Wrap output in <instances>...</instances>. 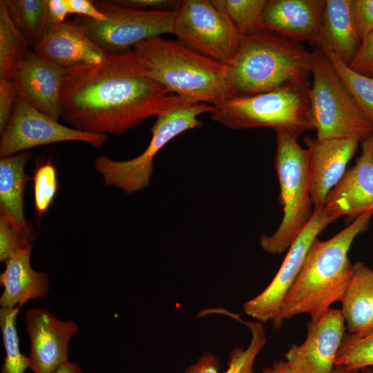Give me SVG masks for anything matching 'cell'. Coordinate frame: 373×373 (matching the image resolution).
<instances>
[{
	"label": "cell",
	"instance_id": "277c9868",
	"mask_svg": "<svg viewBox=\"0 0 373 373\" xmlns=\"http://www.w3.org/2000/svg\"><path fill=\"white\" fill-rule=\"evenodd\" d=\"M133 49L144 61L149 76L183 102L217 106L231 97L227 66L178 40L154 37L137 44Z\"/></svg>",
	"mask_w": 373,
	"mask_h": 373
},
{
	"label": "cell",
	"instance_id": "4fadbf2b",
	"mask_svg": "<svg viewBox=\"0 0 373 373\" xmlns=\"http://www.w3.org/2000/svg\"><path fill=\"white\" fill-rule=\"evenodd\" d=\"M345 320L341 309L329 308L307 325L305 341L293 345L285 358L295 373H331L344 338Z\"/></svg>",
	"mask_w": 373,
	"mask_h": 373
},
{
	"label": "cell",
	"instance_id": "ffe728a7",
	"mask_svg": "<svg viewBox=\"0 0 373 373\" xmlns=\"http://www.w3.org/2000/svg\"><path fill=\"white\" fill-rule=\"evenodd\" d=\"M354 14V0H325L320 34L313 46L336 54L348 66L361 44Z\"/></svg>",
	"mask_w": 373,
	"mask_h": 373
},
{
	"label": "cell",
	"instance_id": "7402d4cb",
	"mask_svg": "<svg viewBox=\"0 0 373 373\" xmlns=\"http://www.w3.org/2000/svg\"><path fill=\"white\" fill-rule=\"evenodd\" d=\"M31 249L29 243L6 262V269L0 275V284L3 287L0 298L1 307L14 308L48 293L50 283L46 274L31 267Z\"/></svg>",
	"mask_w": 373,
	"mask_h": 373
},
{
	"label": "cell",
	"instance_id": "5b68a950",
	"mask_svg": "<svg viewBox=\"0 0 373 373\" xmlns=\"http://www.w3.org/2000/svg\"><path fill=\"white\" fill-rule=\"evenodd\" d=\"M276 153L274 158L283 206L282 221L271 236L263 233L260 244L264 251L279 254L291 246L309 222L314 210L310 193L309 151L290 133L276 131Z\"/></svg>",
	"mask_w": 373,
	"mask_h": 373
},
{
	"label": "cell",
	"instance_id": "8d00e7d4",
	"mask_svg": "<svg viewBox=\"0 0 373 373\" xmlns=\"http://www.w3.org/2000/svg\"><path fill=\"white\" fill-rule=\"evenodd\" d=\"M70 14H76L93 20L101 21L107 19L95 6L94 1L90 0H67Z\"/></svg>",
	"mask_w": 373,
	"mask_h": 373
},
{
	"label": "cell",
	"instance_id": "cb8c5ba5",
	"mask_svg": "<svg viewBox=\"0 0 373 373\" xmlns=\"http://www.w3.org/2000/svg\"><path fill=\"white\" fill-rule=\"evenodd\" d=\"M238 321L250 329L251 340L247 349L236 347L232 350L228 368L224 372H220L218 358L206 352L196 363L188 367L184 373H253L255 358L266 343L265 330L260 323L245 321L240 318Z\"/></svg>",
	"mask_w": 373,
	"mask_h": 373
},
{
	"label": "cell",
	"instance_id": "4316f807",
	"mask_svg": "<svg viewBox=\"0 0 373 373\" xmlns=\"http://www.w3.org/2000/svg\"><path fill=\"white\" fill-rule=\"evenodd\" d=\"M324 53L361 111L373 124V77L353 70L334 52Z\"/></svg>",
	"mask_w": 373,
	"mask_h": 373
},
{
	"label": "cell",
	"instance_id": "30bf717a",
	"mask_svg": "<svg viewBox=\"0 0 373 373\" xmlns=\"http://www.w3.org/2000/svg\"><path fill=\"white\" fill-rule=\"evenodd\" d=\"M94 3L106 20L97 21L83 16L75 19L91 40L108 52L127 50L145 39L173 34L175 10H139L112 0Z\"/></svg>",
	"mask_w": 373,
	"mask_h": 373
},
{
	"label": "cell",
	"instance_id": "ab89813d",
	"mask_svg": "<svg viewBox=\"0 0 373 373\" xmlns=\"http://www.w3.org/2000/svg\"><path fill=\"white\" fill-rule=\"evenodd\" d=\"M331 373H373V371L369 367L354 369L343 365H337Z\"/></svg>",
	"mask_w": 373,
	"mask_h": 373
},
{
	"label": "cell",
	"instance_id": "d6986e66",
	"mask_svg": "<svg viewBox=\"0 0 373 373\" xmlns=\"http://www.w3.org/2000/svg\"><path fill=\"white\" fill-rule=\"evenodd\" d=\"M32 50L64 68L100 63L110 52L91 40L75 19L50 26Z\"/></svg>",
	"mask_w": 373,
	"mask_h": 373
},
{
	"label": "cell",
	"instance_id": "836d02e7",
	"mask_svg": "<svg viewBox=\"0 0 373 373\" xmlns=\"http://www.w3.org/2000/svg\"><path fill=\"white\" fill-rule=\"evenodd\" d=\"M349 67L367 76L373 73V30L362 40L358 50Z\"/></svg>",
	"mask_w": 373,
	"mask_h": 373
},
{
	"label": "cell",
	"instance_id": "8992f818",
	"mask_svg": "<svg viewBox=\"0 0 373 373\" xmlns=\"http://www.w3.org/2000/svg\"><path fill=\"white\" fill-rule=\"evenodd\" d=\"M311 84H290L268 92L231 97L213 106L211 119L232 129L267 127L298 137L314 130L308 95Z\"/></svg>",
	"mask_w": 373,
	"mask_h": 373
},
{
	"label": "cell",
	"instance_id": "5bb4252c",
	"mask_svg": "<svg viewBox=\"0 0 373 373\" xmlns=\"http://www.w3.org/2000/svg\"><path fill=\"white\" fill-rule=\"evenodd\" d=\"M25 321L30 342L29 367L33 373H52L68 361L69 341L79 332L74 321H61L37 307L26 312Z\"/></svg>",
	"mask_w": 373,
	"mask_h": 373
},
{
	"label": "cell",
	"instance_id": "d590c367",
	"mask_svg": "<svg viewBox=\"0 0 373 373\" xmlns=\"http://www.w3.org/2000/svg\"><path fill=\"white\" fill-rule=\"evenodd\" d=\"M119 6L139 10L173 11L180 1L174 0H112Z\"/></svg>",
	"mask_w": 373,
	"mask_h": 373
},
{
	"label": "cell",
	"instance_id": "f1b7e54d",
	"mask_svg": "<svg viewBox=\"0 0 373 373\" xmlns=\"http://www.w3.org/2000/svg\"><path fill=\"white\" fill-rule=\"evenodd\" d=\"M233 23L242 37L259 30L267 0H211Z\"/></svg>",
	"mask_w": 373,
	"mask_h": 373
},
{
	"label": "cell",
	"instance_id": "52a82bcc",
	"mask_svg": "<svg viewBox=\"0 0 373 373\" xmlns=\"http://www.w3.org/2000/svg\"><path fill=\"white\" fill-rule=\"evenodd\" d=\"M312 83L308 95L318 140L356 138L373 133V124L361 111L321 50L312 51Z\"/></svg>",
	"mask_w": 373,
	"mask_h": 373
},
{
	"label": "cell",
	"instance_id": "60d3db41",
	"mask_svg": "<svg viewBox=\"0 0 373 373\" xmlns=\"http://www.w3.org/2000/svg\"><path fill=\"white\" fill-rule=\"evenodd\" d=\"M52 373H83V372L77 363L67 361Z\"/></svg>",
	"mask_w": 373,
	"mask_h": 373
},
{
	"label": "cell",
	"instance_id": "d4e9b609",
	"mask_svg": "<svg viewBox=\"0 0 373 373\" xmlns=\"http://www.w3.org/2000/svg\"><path fill=\"white\" fill-rule=\"evenodd\" d=\"M19 31L33 49L49 28L48 0H1Z\"/></svg>",
	"mask_w": 373,
	"mask_h": 373
},
{
	"label": "cell",
	"instance_id": "6da1fadb",
	"mask_svg": "<svg viewBox=\"0 0 373 373\" xmlns=\"http://www.w3.org/2000/svg\"><path fill=\"white\" fill-rule=\"evenodd\" d=\"M169 93L133 48L109 52L100 63L66 68L61 117L84 132L122 135L175 106L180 99Z\"/></svg>",
	"mask_w": 373,
	"mask_h": 373
},
{
	"label": "cell",
	"instance_id": "f546056e",
	"mask_svg": "<svg viewBox=\"0 0 373 373\" xmlns=\"http://www.w3.org/2000/svg\"><path fill=\"white\" fill-rule=\"evenodd\" d=\"M359 369L373 365V332L365 335L344 336L337 353L336 365Z\"/></svg>",
	"mask_w": 373,
	"mask_h": 373
},
{
	"label": "cell",
	"instance_id": "9c48e42d",
	"mask_svg": "<svg viewBox=\"0 0 373 373\" xmlns=\"http://www.w3.org/2000/svg\"><path fill=\"white\" fill-rule=\"evenodd\" d=\"M173 34L189 48L226 66L243 38L211 0L180 1L175 10Z\"/></svg>",
	"mask_w": 373,
	"mask_h": 373
},
{
	"label": "cell",
	"instance_id": "e575fe53",
	"mask_svg": "<svg viewBox=\"0 0 373 373\" xmlns=\"http://www.w3.org/2000/svg\"><path fill=\"white\" fill-rule=\"evenodd\" d=\"M354 14L363 40L373 30V0H354Z\"/></svg>",
	"mask_w": 373,
	"mask_h": 373
},
{
	"label": "cell",
	"instance_id": "603a6c76",
	"mask_svg": "<svg viewBox=\"0 0 373 373\" xmlns=\"http://www.w3.org/2000/svg\"><path fill=\"white\" fill-rule=\"evenodd\" d=\"M341 312L351 334L373 332V269L364 263L353 264V272L341 300Z\"/></svg>",
	"mask_w": 373,
	"mask_h": 373
},
{
	"label": "cell",
	"instance_id": "b9f144b4",
	"mask_svg": "<svg viewBox=\"0 0 373 373\" xmlns=\"http://www.w3.org/2000/svg\"><path fill=\"white\" fill-rule=\"evenodd\" d=\"M371 77H373V73H372V75H371Z\"/></svg>",
	"mask_w": 373,
	"mask_h": 373
},
{
	"label": "cell",
	"instance_id": "e0dca14e",
	"mask_svg": "<svg viewBox=\"0 0 373 373\" xmlns=\"http://www.w3.org/2000/svg\"><path fill=\"white\" fill-rule=\"evenodd\" d=\"M303 140L309 151L310 193L314 209H316L325 205L328 194L344 175L360 140H318L309 135Z\"/></svg>",
	"mask_w": 373,
	"mask_h": 373
},
{
	"label": "cell",
	"instance_id": "8fae6325",
	"mask_svg": "<svg viewBox=\"0 0 373 373\" xmlns=\"http://www.w3.org/2000/svg\"><path fill=\"white\" fill-rule=\"evenodd\" d=\"M106 135L90 133L64 126L18 96L10 119L1 134L0 155L5 157L35 146L78 141L101 147Z\"/></svg>",
	"mask_w": 373,
	"mask_h": 373
},
{
	"label": "cell",
	"instance_id": "7c38bea8",
	"mask_svg": "<svg viewBox=\"0 0 373 373\" xmlns=\"http://www.w3.org/2000/svg\"><path fill=\"white\" fill-rule=\"evenodd\" d=\"M336 220L324 206L314 209L309 222L289 247L271 282L259 295L244 304L243 309L247 315L261 323L275 319L286 294L301 271L311 245L317 236Z\"/></svg>",
	"mask_w": 373,
	"mask_h": 373
},
{
	"label": "cell",
	"instance_id": "74e56055",
	"mask_svg": "<svg viewBox=\"0 0 373 373\" xmlns=\"http://www.w3.org/2000/svg\"><path fill=\"white\" fill-rule=\"evenodd\" d=\"M47 14L49 27L64 23L70 15L67 0H48Z\"/></svg>",
	"mask_w": 373,
	"mask_h": 373
},
{
	"label": "cell",
	"instance_id": "9a60e30c",
	"mask_svg": "<svg viewBox=\"0 0 373 373\" xmlns=\"http://www.w3.org/2000/svg\"><path fill=\"white\" fill-rule=\"evenodd\" d=\"M361 142V153L328 194L325 208L336 219L354 220L373 211V133Z\"/></svg>",
	"mask_w": 373,
	"mask_h": 373
},
{
	"label": "cell",
	"instance_id": "ac0fdd59",
	"mask_svg": "<svg viewBox=\"0 0 373 373\" xmlns=\"http://www.w3.org/2000/svg\"><path fill=\"white\" fill-rule=\"evenodd\" d=\"M325 0H267L259 28L314 46L321 29Z\"/></svg>",
	"mask_w": 373,
	"mask_h": 373
},
{
	"label": "cell",
	"instance_id": "4dcf8cb0",
	"mask_svg": "<svg viewBox=\"0 0 373 373\" xmlns=\"http://www.w3.org/2000/svg\"><path fill=\"white\" fill-rule=\"evenodd\" d=\"M55 166L50 161L37 165L33 177L34 202L37 214H46L57 191Z\"/></svg>",
	"mask_w": 373,
	"mask_h": 373
},
{
	"label": "cell",
	"instance_id": "d6a6232c",
	"mask_svg": "<svg viewBox=\"0 0 373 373\" xmlns=\"http://www.w3.org/2000/svg\"><path fill=\"white\" fill-rule=\"evenodd\" d=\"M19 96L12 79H0V133L5 131Z\"/></svg>",
	"mask_w": 373,
	"mask_h": 373
},
{
	"label": "cell",
	"instance_id": "7a4b0ae2",
	"mask_svg": "<svg viewBox=\"0 0 373 373\" xmlns=\"http://www.w3.org/2000/svg\"><path fill=\"white\" fill-rule=\"evenodd\" d=\"M373 211L355 218L332 238H316L311 245L300 272L272 321L276 328L285 320L307 314L314 319L335 302L343 300L353 272L348 252L355 238L369 227Z\"/></svg>",
	"mask_w": 373,
	"mask_h": 373
},
{
	"label": "cell",
	"instance_id": "3957f363",
	"mask_svg": "<svg viewBox=\"0 0 373 373\" xmlns=\"http://www.w3.org/2000/svg\"><path fill=\"white\" fill-rule=\"evenodd\" d=\"M312 52L301 43L259 29L245 36L227 66L231 97L262 93L290 85H309Z\"/></svg>",
	"mask_w": 373,
	"mask_h": 373
},
{
	"label": "cell",
	"instance_id": "83f0119b",
	"mask_svg": "<svg viewBox=\"0 0 373 373\" xmlns=\"http://www.w3.org/2000/svg\"><path fill=\"white\" fill-rule=\"evenodd\" d=\"M21 305L0 309V325L6 356L1 373H24L30 367L29 357L20 351L16 318Z\"/></svg>",
	"mask_w": 373,
	"mask_h": 373
},
{
	"label": "cell",
	"instance_id": "2e32d148",
	"mask_svg": "<svg viewBox=\"0 0 373 373\" xmlns=\"http://www.w3.org/2000/svg\"><path fill=\"white\" fill-rule=\"evenodd\" d=\"M66 68L29 50L14 73L19 95L41 113L57 120L61 117L60 93Z\"/></svg>",
	"mask_w": 373,
	"mask_h": 373
},
{
	"label": "cell",
	"instance_id": "f35d334b",
	"mask_svg": "<svg viewBox=\"0 0 373 373\" xmlns=\"http://www.w3.org/2000/svg\"><path fill=\"white\" fill-rule=\"evenodd\" d=\"M262 373H295L290 365L285 360L274 362L271 367H266Z\"/></svg>",
	"mask_w": 373,
	"mask_h": 373
},
{
	"label": "cell",
	"instance_id": "44dd1931",
	"mask_svg": "<svg viewBox=\"0 0 373 373\" xmlns=\"http://www.w3.org/2000/svg\"><path fill=\"white\" fill-rule=\"evenodd\" d=\"M31 157L23 151L0 159V217L30 243L36 234L24 216L23 195L29 179L25 166Z\"/></svg>",
	"mask_w": 373,
	"mask_h": 373
},
{
	"label": "cell",
	"instance_id": "484cf974",
	"mask_svg": "<svg viewBox=\"0 0 373 373\" xmlns=\"http://www.w3.org/2000/svg\"><path fill=\"white\" fill-rule=\"evenodd\" d=\"M30 47L11 21L0 1V79H12L19 64Z\"/></svg>",
	"mask_w": 373,
	"mask_h": 373
},
{
	"label": "cell",
	"instance_id": "1f68e13d",
	"mask_svg": "<svg viewBox=\"0 0 373 373\" xmlns=\"http://www.w3.org/2000/svg\"><path fill=\"white\" fill-rule=\"evenodd\" d=\"M28 242L3 218L0 217V260L6 262Z\"/></svg>",
	"mask_w": 373,
	"mask_h": 373
},
{
	"label": "cell",
	"instance_id": "ba28073f",
	"mask_svg": "<svg viewBox=\"0 0 373 373\" xmlns=\"http://www.w3.org/2000/svg\"><path fill=\"white\" fill-rule=\"evenodd\" d=\"M213 106L205 103L180 101L157 117L151 129L152 137L146 149L138 156L117 161L106 155L96 157L95 168L107 186H114L127 194L137 192L149 186L156 154L169 142L190 129L201 127L198 117L210 113Z\"/></svg>",
	"mask_w": 373,
	"mask_h": 373
}]
</instances>
